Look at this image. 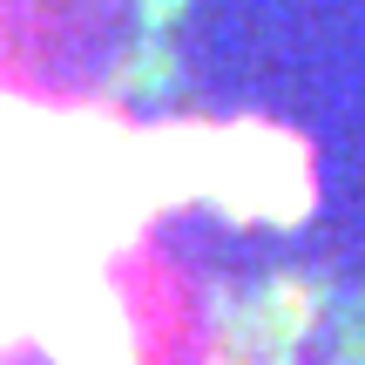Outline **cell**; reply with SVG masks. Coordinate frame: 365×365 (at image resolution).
I'll list each match as a JSON object with an SVG mask.
<instances>
[{
    "label": "cell",
    "mask_w": 365,
    "mask_h": 365,
    "mask_svg": "<svg viewBox=\"0 0 365 365\" xmlns=\"http://www.w3.org/2000/svg\"><path fill=\"white\" fill-rule=\"evenodd\" d=\"M108 7H122V14H143V21H149V14H163L170 0H108Z\"/></svg>",
    "instance_id": "6da1fadb"
}]
</instances>
